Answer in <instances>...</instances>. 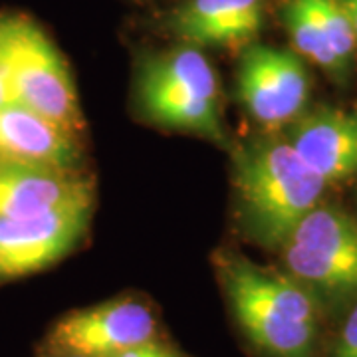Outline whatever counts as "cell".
Here are the masks:
<instances>
[{
  "instance_id": "obj_10",
  "label": "cell",
  "mask_w": 357,
  "mask_h": 357,
  "mask_svg": "<svg viewBox=\"0 0 357 357\" xmlns=\"http://www.w3.org/2000/svg\"><path fill=\"white\" fill-rule=\"evenodd\" d=\"M93 201L91 183L77 171L0 161V217H38Z\"/></svg>"
},
{
  "instance_id": "obj_2",
  "label": "cell",
  "mask_w": 357,
  "mask_h": 357,
  "mask_svg": "<svg viewBox=\"0 0 357 357\" xmlns=\"http://www.w3.org/2000/svg\"><path fill=\"white\" fill-rule=\"evenodd\" d=\"M234 183L246 234L264 248L284 246L292 230L319 204L326 181L286 139L246 145L236 155Z\"/></svg>"
},
{
  "instance_id": "obj_19",
  "label": "cell",
  "mask_w": 357,
  "mask_h": 357,
  "mask_svg": "<svg viewBox=\"0 0 357 357\" xmlns=\"http://www.w3.org/2000/svg\"><path fill=\"white\" fill-rule=\"evenodd\" d=\"M58 357H86V356H77V354H60V351H54Z\"/></svg>"
},
{
  "instance_id": "obj_11",
  "label": "cell",
  "mask_w": 357,
  "mask_h": 357,
  "mask_svg": "<svg viewBox=\"0 0 357 357\" xmlns=\"http://www.w3.org/2000/svg\"><path fill=\"white\" fill-rule=\"evenodd\" d=\"M76 135L20 103L0 105V161L76 171Z\"/></svg>"
},
{
  "instance_id": "obj_1",
  "label": "cell",
  "mask_w": 357,
  "mask_h": 357,
  "mask_svg": "<svg viewBox=\"0 0 357 357\" xmlns=\"http://www.w3.org/2000/svg\"><path fill=\"white\" fill-rule=\"evenodd\" d=\"M220 280L250 344L266 357H316L321 304L292 276L227 258Z\"/></svg>"
},
{
  "instance_id": "obj_3",
  "label": "cell",
  "mask_w": 357,
  "mask_h": 357,
  "mask_svg": "<svg viewBox=\"0 0 357 357\" xmlns=\"http://www.w3.org/2000/svg\"><path fill=\"white\" fill-rule=\"evenodd\" d=\"M137 93L143 112L155 123L222 139L217 72L197 46L187 44L147 58Z\"/></svg>"
},
{
  "instance_id": "obj_17",
  "label": "cell",
  "mask_w": 357,
  "mask_h": 357,
  "mask_svg": "<svg viewBox=\"0 0 357 357\" xmlns=\"http://www.w3.org/2000/svg\"><path fill=\"white\" fill-rule=\"evenodd\" d=\"M10 89L6 77V64H4V14L0 16V105L10 103Z\"/></svg>"
},
{
  "instance_id": "obj_14",
  "label": "cell",
  "mask_w": 357,
  "mask_h": 357,
  "mask_svg": "<svg viewBox=\"0 0 357 357\" xmlns=\"http://www.w3.org/2000/svg\"><path fill=\"white\" fill-rule=\"evenodd\" d=\"M310 2L314 6L319 24L324 28L326 40L332 48L337 64L347 76L354 64L357 38L342 0H310Z\"/></svg>"
},
{
  "instance_id": "obj_8",
  "label": "cell",
  "mask_w": 357,
  "mask_h": 357,
  "mask_svg": "<svg viewBox=\"0 0 357 357\" xmlns=\"http://www.w3.org/2000/svg\"><path fill=\"white\" fill-rule=\"evenodd\" d=\"M91 204H70L38 217H0V282L40 272L72 252L88 230Z\"/></svg>"
},
{
  "instance_id": "obj_13",
  "label": "cell",
  "mask_w": 357,
  "mask_h": 357,
  "mask_svg": "<svg viewBox=\"0 0 357 357\" xmlns=\"http://www.w3.org/2000/svg\"><path fill=\"white\" fill-rule=\"evenodd\" d=\"M284 22L292 38L294 48L300 56L324 68L332 76L340 79L345 77L310 0H288V4L284 6Z\"/></svg>"
},
{
  "instance_id": "obj_7",
  "label": "cell",
  "mask_w": 357,
  "mask_h": 357,
  "mask_svg": "<svg viewBox=\"0 0 357 357\" xmlns=\"http://www.w3.org/2000/svg\"><path fill=\"white\" fill-rule=\"evenodd\" d=\"M157 318L137 298L112 300L72 312L52 328V351L86 357H117L137 345L155 342Z\"/></svg>"
},
{
  "instance_id": "obj_9",
  "label": "cell",
  "mask_w": 357,
  "mask_h": 357,
  "mask_svg": "<svg viewBox=\"0 0 357 357\" xmlns=\"http://www.w3.org/2000/svg\"><path fill=\"white\" fill-rule=\"evenodd\" d=\"M286 141L326 183L357 175V112L316 107L298 117Z\"/></svg>"
},
{
  "instance_id": "obj_6",
  "label": "cell",
  "mask_w": 357,
  "mask_h": 357,
  "mask_svg": "<svg viewBox=\"0 0 357 357\" xmlns=\"http://www.w3.org/2000/svg\"><path fill=\"white\" fill-rule=\"evenodd\" d=\"M236 91L260 126L276 129L304 114L310 77L298 54L258 44L244 52Z\"/></svg>"
},
{
  "instance_id": "obj_16",
  "label": "cell",
  "mask_w": 357,
  "mask_h": 357,
  "mask_svg": "<svg viewBox=\"0 0 357 357\" xmlns=\"http://www.w3.org/2000/svg\"><path fill=\"white\" fill-rule=\"evenodd\" d=\"M117 357H181L177 356L173 349H169L165 345L157 344V342H149V344L137 345L133 349H129L126 354H119Z\"/></svg>"
},
{
  "instance_id": "obj_4",
  "label": "cell",
  "mask_w": 357,
  "mask_h": 357,
  "mask_svg": "<svg viewBox=\"0 0 357 357\" xmlns=\"http://www.w3.org/2000/svg\"><path fill=\"white\" fill-rule=\"evenodd\" d=\"M4 64L13 103H20L68 133L84 128L76 86L64 56L34 20L4 14Z\"/></svg>"
},
{
  "instance_id": "obj_15",
  "label": "cell",
  "mask_w": 357,
  "mask_h": 357,
  "mask_svg": "<svg viewBox=\"0 0 357 357\" xmlns=\"http://www.w3.org/2000/svg\"><path fill=\"white\" fill-rule=\"evenodd\" d=\"M328 357H357V300L335 333Z\"/></svg>"
},
{
  "instance_id": "obj_18",
  "label": "cell",
  "mask_w": 357,
  "mask_h": 357,
  "mask_svg": "<svg viewBox=\"0 0 357 357\" xmlns=\"http://www.w3.org/2000/svg\"><path fill=\"white\" fill-rule=\"evenodd\" d=\"M342 4H344L345 13L349 16V22H351V28H354L357 38V0H342Z\"/></svg>"
},
{
  "instance_id": "obj_12",
  "label": "cell",
  "mask_w": 357,
  "mask_h": 357,
  "mask_svg": "<svg viewBox=\"0 0 357 357\" xmlns=\"http://www.w3.org/2000/svg\"><path fill=\"white\" fill-rule=\"evenodd\" d=\"M169 28L189 46H246L262 28V0H187Z\"/></svg>"
},
{
  "instance_id": "obj_5",
  "label": "cell",
  "mask_w": 357,
  "mask_h": 357,
  "mask_svg": "<svg viewBox=\"0 0 357 357\" xmlns=\"http://www.w3.org/2000/svg\"><path fill=\"white\" fill-rule=\"evenodd\" d=\"M288 276L321 302L357 300V222L330 204L312 208L282 246Z\"/></svg>"
}]
</instances>
